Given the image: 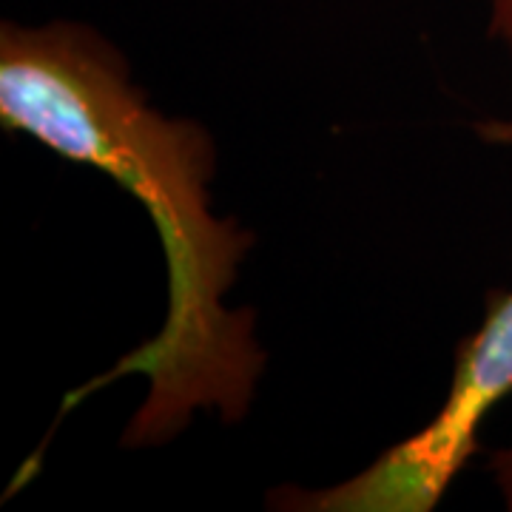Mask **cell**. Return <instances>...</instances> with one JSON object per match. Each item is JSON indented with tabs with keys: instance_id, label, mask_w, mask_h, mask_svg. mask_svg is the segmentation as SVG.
<instances>
[{
	"instance_id": "obj_3",
	"label": "cell",
	"mask_w": 512,
	"mask_h": 512,
	"mask_svg": "<svg viewBox=\"0 0 512 512\" xmlns=\"http://www.w3.org/2000/svg\"><path fill=\"white\" fill-rule=\"evenodd\" d=\"M490 9V35L512 55V0H487Z\"/></svg>"
},
{
	"instance_id": "obj_2",
	"label": "cell",
	"mask_w": 512,
	"mask_h": 512,
	"mask_svg": "<svg viewBox=\"0 0 512 512\" xmlns=\"http://www.w3.org/2000/svg\"><path fill=\"white\" fill-rule=\"evenodd\" d=\"M490 146L512 148V120H478ZM512 393V291H490L484 319L456 350L450 393L439 413L367 470L325 490L282 487L271 507L302 512H430L478 453V427Z\"/></svg>"
},
{
	"instance_id": "obj_1",
	"label": "cell",
	"mask_w": 512,
	"mask_h": 512,
	"mask_svg": "<svg viewBox=\"0 0 512 512\" xmlns=\"http://www.w3.org/2000/svg\"><path fill=\"white\" fill-rule=\"evenodd\" d=\"M0 126L57 157L97 168L143 205L165 256L168 308L160 330L109 370L74 387L60 416L117 379L143 376L146 399L123 447L174 441L197 413L225 424L248 416L265 373L251 311L225 305L254 234L211 208L214 137L191 117L154 109L126 55L74 20L0 26Z\"/></svg>"
},
{
	"instance_id": "obj_4",
	"label": "cell",
	"mask_w": 512,
	"mask_h": 512,
	"mask_svg": "<svg viewBox=\"0 0 512 512\" xmlns=\"http://www.w3.org/2000/svg\"><path fill=\"white\" fill-rule=\"evenodd\" d=\"M490 473H493L498 493L504 498V507L512 512V447H504V450L493 453Z\"/></svg>"
}]
</instances>
